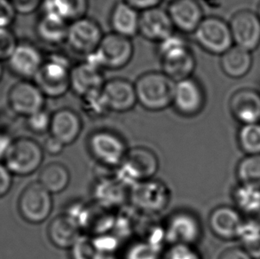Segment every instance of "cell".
<instances>
[{"label": "cell", "mask_w": 260, "mask_h": 259, "mask_svg": "<svg viewBox=\"0 0 260 259\" xmlns=\"http://www.w3.org/2000/svg\"><path fill=\"white\" fill-rule=\"evenodd\" d=\"M175 84L162 71L152 70L141 74L134 83L138 103L153 112L169 108L173 103Z\"/></svg>", "instance_id": "1"}, {"label": "cell", "mask_w": 260, "mask_h": 259, "mask_svg": "<svg viewBox=\"0 0 260 259\" xmlns=\"http://www.w3.org/2000/svg\"><path fill=\"white\" fill-rule=\"evenodd\" d=\"M71 61L64 54L52 53L33 79L46 97L59 98L71 89Z\"/></svg>", "instance_id": "2"}, {"label": "cell", "mask_w": 260, "mask_h": 259, "mask_svg": "<svg viewBox=\"0 0 260 259\" xmlns=\"http://www.w3.org/2000/svg\"><path fill=\"white\" fill-rule=\"evenodd\" d=\"M134 54L132 39L110 32L103 36L98 49L85 57V60L102 70H120L129 64Z\"/></svg>", "instance_id": "3"}, {"label": "cell", "mask_w": 260, "mask_h": 259, "mask_svg": "<svg viewBox=\"0 0 260 259\" xmlns=\"http://www.w3.org/2000/svg\"><path fill=\"white\" fill-rule=\"evenodd\" d=\"M43 147L30 138L21 137L13 140L2 163L15 176H28L42 165Z\"/></svg>", "instance_id": "4"}, {"label": "cell", "mask_w": 260, "mask_h": 259, "mask_svg": "<svg viewBox=\"0 0 260 259\" xmlns=\"http://www.w3.org/2000/svg\"><path fill=\"white\" fill-rule=\"evenodd\" d=\"M158 158L153 151L143 147L132 148L118 166L117 180L123 185L134 186L137 183L151 179L158 171Z\"/></svg>", "instance_id": "5"}, {"label": "cell", "mask_w": 260, "mask_h": 259, "mask_svg": "<svg viewBox=\"0 0 260 259\" xmlns=\"http://www.w3.org/2000/svg\"><path fill=\"white\" fill-rule=\"evenodd\" d=\"M193 34L196 42L212 54L222 55L234 44L229 23L216 16L204 17Z\"/></svg>", "instance_id": "6"}, {"label": "cell", "mask_w": 260, "mask_h": 259, "mask_svg": "<svg viewBox=\"0 0 260 259\" xmlns=\"http://www.w3.org/2000/svg\"><path fill=\"white\" fill-rule=\"evenodd\" d=\"M18 211L29 224H40L49 217L53 210L52 193L38 181L28 184L18 199Z\"/></svg>", "instance_id": "7"}, {"label": "cell", "mask_w": 260, "mask_h": 259, "mask_svg": "<svg viewBox=\"0 0 260 259\" xmlns=\"http://www.w3.org/2000/svg\"><path fill=\"white\" fill-rule=\"evenodd\" d=\"M103 36L98 22L84 16L70 23L66 43L75 53L86 57L98 49Z\"/></svg>", "instance_id": "8"}, {"label": "cell", "mask_w": 260, "mask_h": 259, "mask_svg": "<svg viewBox=\"0 0 260 259\" xmlns=\"http://www.w3.org/2000/svg\"><path fill=\"white\" fill-rule=\"evenodd\" d=\"M88 147L97 161L111 167L119 166L128 152L124 141L117 134L109 131L92 133L88 140Z\"/></svg>", "instance_id": "9"}, {"label": "cell", "mask_w": 260, "mask_h": 259, "mask_svg": "<svg viewBox=\"0 0 260 259\" xmlns=\"http://www.w3.org/2000/svg\"><path fill=\"white\" fill-rule=\"evenodd\" d=\"M46 96L39 86L29 80H21L7 92V104L18 116L28 117L44 109Z\"/></svg>", "instance_id": "10"}, {"label": "cell", "mask_w": 260, "mask_h": 259, "mask_svg": "<svg viewBox=\"0 0 260 259\" xmlns=\"http://www.w3.org/2000/svg\"><path fill=\"white\" fill-rule=\"evenodd\" d=\"M170 191L165 183L148 179L135 184L130 191V200L138 210L158 213L169 204Z\"/></svg>", "instance_id": "11"}, {"label": "cell", "mask_w": 260, "mask_h": 259, "mask_svg": "<svg viewBox=\"0 0 260 259\" xmlns=\"http://www.w3.org/2000/svg\"><path fill=\"white\" fill-rule=\"evenodd\" d=\"M205 105V93L193 77L176 82L172 106L179 115L186 117L198 115Z\"/></svg>", "instance_id": "12"}, {"label": "cell", "mask_w": 260, "mask_h": 259, "mask_svg": "<svg viewBox=\"0 0 260 259\" xmlns=\"http://www.w3.org/2000/svg\"><path fill=\"white\" fill-rule=\"evenodd\" d=\"M202 225L194 215L178 211L166 222L165 236L172 244L194 245L201 239Z\"/></svg>", "instance_id": "13"}, {"label": "cell", "mask_w": 260, "mask_h": 259, "mask_svg": "<svg viewBox=\"0 0 260 259\" xmlns=\"http://www.w3.org/2000/svg\"><path fill=\"white\" fill-rule=\"evenodd\" d=\"M234 43L239 47L252 52L260 45V19L257 14L242 10L234 14L229 22Z\"/></svg>", "instance_id": "14"}, {"label": "cell", "mask_w": 260, "mask_h": 259, "mask_svg": "<svg viewBox=\"0 0 260 259\" xmlns=\"http://www.w3.org/2000/svg\"><path fill=\"white\" fill-rule=\"evenodd\" d=\"M45 57L37 46L29 43L18 44L7 60L11 72L21 80L31 81L42 68Z\"/></svg>", "instance_id": "15"}, {"label": "cell", "mask_w": 260, "mask_h": 259, "mask_svg": "<svg viewBox=\"0 0 260 259\" xmlns=\"http://www.w3.org/2000/svg\"><path fill=\"white\" fill-rule=\"evenodd\" d=\"M159 56L162 72L174 82L192 77L197 67V59L188 44L167 51Z\"/></svg>", "instance_id": "16"}, {"label": "cell", "mask_w": 260, "mask_h": 259, "mask_svg": "<svg viewBox=\"0 0 260 259\" xmlns=\"http://www.w3.org/2000/svg\"><path fill=\"white\" fill-rule=\"evenodd\" d=\"M174 29L168 11L157 7L141 12L139 34L145 39L152 42H162L173 35Z\"/></svg>", "instance_id": "17"}, {"label": "cell", "mask_w": 260, "mask_h": 259, "mask_svg": "<svg viewBox=\"0 0 260 259\" xmlns=\"http://www.w3.org/2000/svg\"><path fill=\"white\" fill-rule=\"evenodd\" d=\"M102 92L110 111L127 112L138 103L134 84L125 78L116 77L106 81Z\"/></svg>", "instance_id": "18"}, {"label": "cell", "mask_w": 260, "mask_h": 259, "mask_svg": "<svg viewBox=\"0 0 260 259\" xmlns=\"http://www.w3.org/2000/svg\"><path fill=\"white\" fill-rule=\"evenodd\" d=\"M167 11L174 28L186 34H193L204 18L198 0H174Z\"/></svg>", "instance_id": "19"}, {"label": "cell", "mask_w": 260, "mask_h": 259, "mask_svg": "<svg viewBox=\"0 0 260 259\" xmlns=\"http://www.w3.org/2000/svg\"><path fill=\"white\" fill-rule=\"evenodd\" d=\"M211 231L223 240L239 239L244 225V218L239 210L229 206H220L212 210L209 217Z\"/></svg>", "instance_id": "20"}, {"label": "cell", "mask_w": 260, "mask_h": 259, "mask_svg": "<svg viewBox=\"0 0 260 259\" xmlns=\"http://www.w3.org/2000/svg\"><path fill=\"white\" fill-rule=\"evenodd\" d=\"M233 116L243 124L260 123V93L250 88L236 91L229 102Z\"/></svg>", "instance_id": "21"}, {"label": "cell", "mask_w": 260, "mask_h": 259, "mask_svg": "<svg viewBox=\"0 0 260 259\" xmlns=\"http://www.w3.org/2000/svg\"><path fill=\"white\" fill-rule=\"evenodd\" d=\"M105 82L102 69L86 60L72 67L71 89L81 98L92 91L102 90Z\"/></svg>", "instance_id": "22"}, {"label": "cell", "mask_w": 260, "mask_h": 259, "mask_svg": "<svg viewBox=\"0 0 260 259\" xmlns=\"http://www.w3.org/2000/svg\"><path fill=\"white\" fill-rule=\"evenodd\" d=\"M82 120L78 113L70 109H61L52 114L51 136L67 146L75 142L81 133Z\"/></svg>", "instance_id": "23"}, {"label": "cell", "mask_w": 260, "mask_h": 259, "mask_svg": "<svg viewBox=\"0 0 260 259\" xmlns=\"http://www.w3.org/2000/svg\"><path fill=\"white\" fill-rule=\"evenodd\" d=\"M141 12L126 3L124 0L119 1L114 6L110 14V26L112 32L133 39L139 34Z\"/></svg>", "instance_id": "24"}, {"label": "cell", "mask_w": 260, "mask_h": 259, "mask_svg": "<svg viewBox=\"0 0 260 259\" xmlns=\"http://www.w3.org/2000/svg\"><path fill=\"white\" fill-rule=\"evenodd\" d=\"M50 242L60 249L72 248L79 240L80 231L78 224L68 215L54 217L47 228Z\"/></svg>", "instance_id": "25"}, {"label": "cell", "mask_w": 260, "mask_h": 259, "mask_svg": "<svg viewBox=\"0 0 260 259\" xmlns=\"http://www.w3.org/2000/svg\"><path fill=\"white\" fill-rule=\"evenodd\" d=\"M87 0H43L42 14L59 18L71 23L78 18L85 16Z\"/></svg>", "instance_id": "26"}, {"label": "cell", "mask_w": 260, "mask_h": 259, "mask_svg": "<svg viewBox=\"0 0 260 259\" xmlns=\"http://www.w3.org/2000/svg\"><path fill=\"white\" fill-rule=\"evenodd\" d=\"M223 72L233 78H240L246 75L252 66L251 52L237 46H233L223 53L220 59Z\"/></svg>", "instance_id": "27"}, {"label": "cell", "mask_w": 260, "mask_h": 259, "mask_svg": "<svg viewBox=\"0 0 260 259\" xmlns=\"http://www.w3.org/2000/svg\"><path fill=\"white\" fill-rule=\"evenodd\" d=\"M69 25L66 21L48 14H42L37 23V34L43 42L58 46L66 42Z\"/></svg>", "instance_id": "28"}, {"label": "cell", "mask_w": 260, "mask_h": 259, "mask_svg": "<svg viewBox=\"0 0 260 259\" xmlns=\"http://www.w3.org/2000/svg\"><path fill=\"white\" fill-rule=\"evenodd\" d=\"M71 181V174L67 167L60 163L46 165L40 172L38 182L51 193L62 192Z\"/></svg>", "instance_id": "29"}, {"label": "cell", "mask_w": 260, "mask_h": 259, "mask_svg": "<svg viewBox=\"0 0 260 259\" xmlns=\"http://www.w3.org/2000/svg\"><path fill=\"white\" fill-rule=\"evenodd\" d=\"M233 197L243 217H251L260 212L259 188L241 184L234 191Z\"/></svg>", "instance_id": "30"}, {"label": "cell", "mask_w": 260, "mask_h": 259, "mask_svg": "<svg viewBox=\"0 0 260 259\" xmlns=\"http://www.w3.org/2000/svg\"><path fill=\"white\" fill-rule=\"evenodd\" d=\"M236 174L242 185L260 189V154L248 155L243 158L237 166Z\"/></svg>", "instance_id": "31"}, {"label": "cell", "mask_w": 260, "mask_h": 259, "mask_svg": "<svg viewBox=\"0 0 260 259\" xmlns=\"http://www.w3.org/2000/svg\"><path fill=\"white\" fill-rule=\"evenodd\" d=\"M123 184L114 182L112 180H107L104 182L99 183L98 186L95 188V197L99 203H102L104 206H113L123 201L124 192L123 189Z\"/></svg>", "instance_id": "32"}, {"label": "cell", "mask_w": 260, "mask_h": 259, "mask_svg": "<svg viewBox=\"0 0 260 259\" xmlns=\"http://www.w3.org/2000/svg\"><path fill=\"white\" fill-rule=\"evenodd\" d=\"M238 141L248 155L260 154V123L243 124L238 133Z\"/></svg>", "instance_id": "33"}, {"label": "cell", "mask_w": 260, "mask_h": 259, "mask_svg": "<svg viewBox=\"0 0 260 259\" xmlns=\"http://www.w3.org/2000/svg\"><path fill=\"white\" fill-rule=\"evenodd\" d=\"M243 249L253 259H260V230L245 223L239 237Z\"/></svg>", "instance_id": "34"}, {"label": "cell", "mask_w": 260, "mask_h": 259, "mask_svg": "<svg viewBox=\"0 0 260 259\" xmlns=\"http://www.w3.org/2000/svg\"><path fill=\"white\" fill-rule=\"evenodd\" d=\"M82 102L84 110L90 116L101 117L110 111L103 97L102 90L92 91L82 97Z\"/></svg>", "instance_id": "35"}, {"label": "cell", "mask_w": 260, "mask_h": 259, "mask_svg": "<svg viewBox=\"0 0 260 259\" xmlns=\"http://www.w3.org/2000/svg\"><path fill=\"white\" fill-rule=\"evenodd\" d=\"M51 118L52 115H50L49 113L44 109L27 117L26 124L32 133L36 134H44L50 131Z\"/></svg>", "instance_id": "36"}, {"label": "cell", "mask_w": 260, "mask_h": 259, "mask_svg": "<svg viewBox=\"0 0 260 259\" xmlns=\"http://www.w3.org/2000/svg\"><path fill=\"white\" fill-rule=\"evenodd\" d=\"M162 259H202L193 246L171 244L164 253Z\"/></svg>", "instance_id": "37"}, {"label": "cell", "mask_w": 260, "mask_h": 259, "mask_svg": "<svg viewBox=\"0 0 260 259\" xmlns=\"http://www.w3.org/2000/svg\"><path fill=\"white\" fill-rule=\"evenodd\" d=\"M17 40L8 28H0V60H8L17 47Z\"/></svg>", "instance_id": "38"}, {"label": "cell", "mask_w": 260, "mask_h": 259, "mask_svg": "<svg viewBox=\"0 0 260 259\" xmlns=\"http://www.w3.org/2000/svg\"><path fill=\"white\" fill-rule=\"evenodd\" d=\"M126 259H158L157 249L150 242L137 243L128 250Z\"/></svg>", "instance_id": "39"}, {"label": "cell", "mask_w": 260, "mask_h": 259, "mask_svg": "<svg viewBox=\"0 0 260 259\" xmlns=\"http://www.w3.org/2000/svg\"><path fill=\"white\" fill-rule=\"evenodd\" d=\"M16 14L10 0H0V28H8Z\"/></svg>", "instance_id": "40"}, {"label": "cell", "mask_w": 260, "mask_h": 259, "mask_svg": "<svg viewBox=\"0 0 260 259\" xmlns=\"http://www.w3.org/2000/svg\"><path fill=\"white\" fill-rule=\"evenodd\" d=\"M17 14H30L42 6L43 0H10Z\"/></svg>", "instance_id": "41"}, {"label": "cell", "mask_w": 260, "mask_h": 259, "mask_svg": "<svg viewBox=\"0 0 260 259\" xmlns=\"http://www.w3.org/2000/svg\"><path fill=\"white\" fill-rule=\"evenodd\" d=\"M13 186V174L6 167L3 163H0V198L7 196Z\"/></svg>", "instance_id": "42"}, {"label": "cell", "mask_w": 260, "mask_h": 259, "mask_svg": "<svg viewBox=\"0 0 260 259\" xmlns=\"http://www.w3.org/2000/svg\"><path fill=\"white\" fill-rule=\"evenodd\" d=\"M43 150L51 155H58L63 151L65 145L54 137L47 138L43 144Z\"/></svg>", "instance_id": "43"}, {"label": "cell", "mask_w": 260, "mask_h": 259, "mask_svg": "<svg viewBox=\"0 0 260 259\" xmlns=\"http://www.w3.org/2000/svg\"><path fill=\"white\" fill-rule=\"evenodd\" d=\"M126 3L134 7L139 12L157 7L162 0H124Z\"/></svg>", "instance_id": "44"}, {"label": "cell", "mask_w": 260, "mask_h": 259, "mask_svg": "<svg viewBox=\"0 0 260 259\" xmlns=\"http://www.w3.org/2000/svg\"><path fill=\"white\" fill-rule=\"evenodd\" d=\"M219 259H253L243 249L231 248L222 253Z\"/></svg>", "instance_id": "45"}, {"label": "cell", "mask_w": 260, "mask_h": 259, "mask_svg": "<svg viewBox=\"0 0 260 259\" xmlns=\"http://www.w3.org/2000/svg\"><path fill=\"white\" fill-rule=\"evenodd\" d=\"M13 140H11L9 137L4 134V133H0V159L3 160L5 154L7 153L8 147L12 143Z\"/></svg>", "instance_id": "46"}, {"label": "cell", "mask_w": 260, "mask_h": 259, "mask_svg": "<svg viewBox=\"0 0 260 259\" xmlns=\"http://www.w3.org/2000/svg\"><path fill=\"white\" fill-rule=\"evenodd\" d=\"M2 75H3V69H2V66H1V64H0V80H1Z\"/></svg>", "instance_id": "47"}, {"label": "cell", "mask_w": 260, "mask_h": 259, "mask_svg": "<svg viewBox=\"0 0 260 259\" xmlns=\"http://www.w3.org/2000/svg\"><path fill=\"white\" fill-rule=\"evenodd\" d=\"M257 15H258V17H259L260 19V3L259 5H258V8H257Z\"/></svg>", "instance_id": "48"}, {"label": "cell", "mask_w": 260, "mask_h": 259, "mask_svg": "<svg viewBox=\"0 0 260 259\" xmlns=\"http://www.w3.org/2000/svg\"><path fill=\"white\" fill-rule=\"evenodd\" d=\"M162 1H164V0H162ZM166 1H169L170 3H171V2H173L174 0H166Z\"/></svg>", "instance_id": "49"}]
</instances>
